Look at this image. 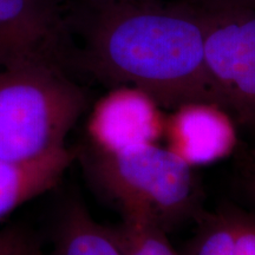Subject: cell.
Masks as SVG:
<instances>
[{"instance_id":"cell-1","label":"cell","mask_w":255,"mask_h":255,"mask_svg":"<svg viewBox=\"0 0 255 255\" xmlns=\"http://www.w3.org/2000/svg\"><path fill=\"white\" fill-rule=\"evenodd\" d=\"M89 6L76 59L98 81L141 89L162 108L197 101L219 104L196 11L152 1Z\"/></svg>"},{"instance_id":"cell-2","label":"cell","mask_w":255,"mask_h":255,"mask_svg":"<svg viewBox=\"0 0 255 255\" xmlns=\"http://www.w3.org/2000/svg\"><path fill=\"white\" fill-rule=\"evenodd\" d=\"M87 105V94L63 64L0 68V158L27 162L65 148Z\"/></svg>"},{"instance_id":"cell-3","label":"cell","mask_w":255,"mask_h":255,"mask_svg":"<svg viewBox=\"0 0 255 255\" xmlns=\"http://www.w3.org/2000/svg\"><path fill=\"white\" fill-rule=\"evenodd\" d=\"M78 155L95 189L122 214L144 216L165 232L199 216L202 191L194 168L168 148L151 143L101 152L85 146Z\"/></svg>"},{"instance_id":"cell-4","label":"cell","mask_w":255,"mask_h":255,"mask_svg":"<svg viewBox=\"0 0 255 255\" xmlns=\"http://www.w3.org/2000/svg\"><path fill=\"white\" fill-rule=\"evenodd\" d=\"M197 15L219 105L255 130V0H214Z\"/></svg>"},{"instance_id":"cell-5","label":"cell","mask_w":255,"mask_h":255,"mask_svg":"<svg viewBox=\"0 0 255 255\" xmlns=\"http://www.w3.org/2000/svg\"><path fill=\"white\" fill-rule=\"evenodd\" d=\"M69 28L63 0H0V68L34 60L65 66Z\"/></svg>"},{"instance_id":"cell-6","label":"cell","mask_w":255,"mask_h":255,"mask_svg":"<svg viewBox=\"0 0 255 255\" xmlns=\"http://www.w3.org/2000/svg\"><path fill=\"white\" fill-rule=\"evenodd\" d=\"M150 95L120 85L95 104L87 124L88 148L119 152L156 143L164 135L167 117Z\"/></svg>"},{"instance_id":"cell-7","label":"cell","mask_w":255,"mask_h":255,"mask_svg":"<svg viewBox=\"0 0 255 255\" xmlns=\"http://www.w3.org/2000/svg\"><path fill=\"white\" fill-rule=\"evenodd\" d=\"M237 122L221 105L212 102H188L167 117L164 135L169 150L187 164L216 163L228 157L238 145Z\"/></svg>"},{"instance_id":"cell-8","label":"cell","mask_w":255,"mask_h":255,"mask_svg":"<svg viewBox=\"0 0 255 255\" xmlns=\"http://www.w3.org/2000/svg\"><path fill=\"white\" fill-rule=\"evenodd\" d=\"M76 157L77 151L65 146L33 161L0 158V222L56 187Z\"/></svg>"},{"instance_id":"cell-9","label":"cell","mask_w":255,"mask_h":255,"mask_svg":"<svg viewBox=\"0 0 255 255\" xmlns=\"http://www.w3.org/2000/svg\"><path fill=\"white\" fill-rule=\"evenodd\" d=\"M197 219L183 255H255V213L228 206Z\"/></svg>"},{"instance_id":"cell-10","label":"cell","mask_w":255,"mask_h":255,"mask_svg":"<svg viewBox=\"0 0 255 255\" xmlns=\"http://www.w3.org/2000/svg\"><path fill=\"white\" fill-rule=\"evenodd\" d=\"M50 255H123L109 227L92 218L82 202L64 206L53 234Z\"/></svg>"},{"instance_id":"cell-11","label":"cell","mask_w":255,"mask_h":255,"mask_svg":"<svg viewBox=\"0 0 255 255\" xmlns=\"http://www.w3.org/2000/svg\"><path fill=\"white\" fill-rule=\"evenodd\" d=\"M109 229L123 255H178L167 232L144 216L123 214L122 221Z\"/></svg>"},{"instance_id":"cell-12","label":"cell","mask_w":255,"mask_h":255,"mask_svg":"<svg viewBox=\"0 0 255 255\" xmlns=\"http://www.w3.org/2000/svg\"><path fill=\"white\" fill-rule=\"evenodd\" d=\"M0 255H46L37 234L23 225L0 229Z\"/></svg>"},{"instance_id":"cell-13","label":"cell","mask_w":255,"mask_h":255,"mask_svg":"<svg viewBox=\"0 0 255 255\" xmlns=\"http://www.w3.org/2000/svg\"><path fill=\"white\" fill-rule=\"evenodd\" d=\"M244 186L248 197L255 203V149L251 151L248 159L246 171H245Z\"/></svg>"},{"instance_id":"cell-14","label":"cell","mask_w":255,"mask_h":255,"mask_svg":"<svg viewBox=\"0 0 255 255\" xmlns=\"http://www.w3.org/2000/svg\"><path fill=\"white\" fill-rule=\"evenodd\" d=\"M89 5L105 4V2H127V1H151V0H84Z\"/></svg>"}]
</instances>
